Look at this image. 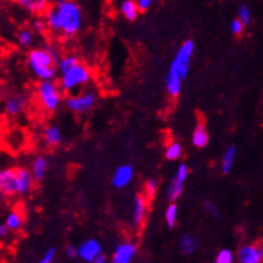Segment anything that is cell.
Returning a JSON list of instances; mask_svg holds the SVG:
<instances>
[{
    "label": "cell",
    "instance_id": "7",
    "mask_svg": "<svg viewBox=\"0 0 263 263\" xmlns=\"http://www.w3.org/2000/svg\"><path fill=\"white\" fill-rule=\"evenodd\" d=\"M190 170L187 164H179L176 168V172L173 175V179L171 180L170 187H168V199L170 201H176L181 196L184 191V183L187 181Z\"/></svg>",
    "mask_w": 263,
    "mask_h": 263
},
{
    "label": "cell",
    "instance_id": "11",
    "mask_svg": "<svg viewBox=\"0 0 263 263\" xmlns=\"http://www.w3.org/2000/svg\"><path fill=\"white\" fill-rule=\"evenodd\" d=\"M137 254V246L133 242L120 243L113 251L110 263H132Z\"/></svg>",
    "mask_w": 263,
    "mask_h": 263
},
{
    "label": "cell",
    "instance_id": "20",
    "mask_svg": "<svg viewBox=\"0 0 263 263\" xmlns=\"http://www.w3.org/2000/svg\"><path fill=\"white\" fill-rule=\"evenodd\" d=\"M47 168H49V161H47L45 156H36L32 160L30 170H31L35 181L43 180V177H45L46 172H47Z\"/></svg>",
    "mask_w": 263,
    "mask_h": 263
},
{
    "label": "cell",
    "instance_id": "22",
    "mask_svg": "<svg viewBox=\"0 0 263 263\" xmlns=\"http://www.w3.org/2000/svg\"><path fill=\"white\" fill-rule=\"evenodd\" d=\"M236 160V148L234 145H230L229 148L226 149L224 155H223L222 164H220V170L224 175H229L234 168Z\"/></svg>",
    "mask_w": 263,
    "mask_h": 263
},
{
    "label": "cell",
    "instance_id": "15",
    "mask_svg": "<svg viewBox=\"0 0 263 263\" xmlns=\"http://www.w3.org/2000/svg\"><path fill=\"white\" fill-rule=\"evenodd\" d=\"M27 106V98L23 94H15L11 96L4 102V113L10 117L21 115L22 111L25 110Z\"/></svg>",
    "mask_w": 263,
    "mask_h": 263
},
{
    "label": "cell",
    "instance_id": "16",
    "mask_svg": "<svg viewBox=\"0 0 263 263\" xmlns=\"http://www.w3.org/2000/svg\"><path fill=\"white\" fill-rule=\"evenodd\" d=\"M146 216V199L142 195H137L133 199V210H132V224L140 227L144 223Z\"/></svg>",
    "mask_w": 263,
    "mask_h": 263
},
{
    "label": "cell",
    "instance_id": "25",
    "mask_svg": "<svg viewBox=\"0 0 263 263\" xmlns=\"http://www.w3.org/2000/svg\"><path fill=\"white\" fill-rule=\"evenodd\" d=\"M6 224L10 229V231H17L21 230V227L23 226V215L19 211L14 210V211L8 212L7 216H6Z\"/></svg>",
    "mask_w": 263,
    "mask_h": 263
},
{
    "label": "cell",
    "instance_id": "14",
    "mask_svg": "<svg viewBox=\"0 0 263 263\" xmlns=\"http://www.w3.org/2000/svg\"><path fill=\"white\" fill-rule=\"evenodd\" d=\"M11 2L31 15L45 14L50 8V0H11Z\"/></svg>",
    "mask_w": 263,
    "mask_h": 263
},
{
    "label": "cell",
    "instance_id": "36",
    "mask_svg": "<svg viewBox=\"0 0 263 263\" xmlns=\"http://www.w3.org/2000/svg\"><path fill=\"white\" fill-rule=\"evenodd\" d=\"M137 4H139V7L141 11H146L151 6H152L153 0H136Z\"/></svg>",
    "mask_w": 263,
    "mask_h": 263
},
{
    "label": "cell",
    "instance_id": "30",
    "mask_svg": "<svg viewBox=\"0 0 263 263\" xmlns=\"http://www.w3.org/2000/svg\"><path fill=\"white\" fill-rule=\"evenodd\" d=\"M238 19H240L245 26H249L251 23V10L249 8V6L246 4H242L238 7Z\"/></svg>",
    "mask_w": 263,
    "mask_h": 263
},
{
    "label": "cell",
    "instance_id": "35",
    "mask_svg": "<svg viewBox=\"0 0 263 263\" xmlns=\"http://www.w3.org/2000/svg\"><path fill=\"white\" fill-rule=\"evenodd\" d=\"M66 255L69 256L70 259H74L78 256V247L73 246V245H69V246L66 247Z\"/></svg>",
    "mask_w": 263,
    "mask_h": 263
},
{
    "label": "cell",
    "instance_id": "5",
    "mask_svg": "<svg viewBox=\"0 0 263 263\" xmlns=\"http://www.w3.org/2000/svg\"><path fill=\"white\" fill-rule=\"evenodd\" d=\"M195 52V42L192 39H188L179 47L177 52L175 54V58L170 65L171 70H175L180 74L183 80H185L190 74L191 62H192V57Z\"/></svg>",
    "mask_w": 263,
    "mask_h": 263
},
{
    "label": "cell",
    "instance_id": "12",
    "mask_svg": "<svg viewBox=\"0 0 263 263\" xmlns=\"http://www.w3.org/2000/svg\"><path fill=\"white\" fill-rule=\"evenodd\" d=\"M135 177V168L130 164H122L115 171L113 176H111V185L115 188H121L128 187L130 181Z\"/></svg>",
    "mask_w": 263,
    "mask_h": 263
},
{
    "label": "cell",
    "instance_id": "32",
    "mask_svg": "<svg viewBox=\"0 0 263 263\" xmlns=\"http://www.w3.org/2000/svg\"><path fill=\"white\" fill-rule=\"evenodd\" d=\"M245 27H246V26L243 25L242 22H240V19H238V17H235V19L230 23V31H231L232 35H235V36L242 35L243 31H245Z\"/></svg>",
    "mask_w": 263,
    "mask_h": 263
},
{
    "label": "cell",
    "instance_id": "34",
    "mask_svg": "<svg viewBox=\"0 0 263 263\" xmlns=\"http://www.w3.org/2000/svg\"><path fill=\"white\" fill-rule=\"evenodd\" d=\"M55 255H57V250L54 249V247H50V249L43 254V256L39 259L38 263H52L54 262V259H55Z\"/></svg>",
    "mask_w": 263,
    "mask_h": 263
},
{
    "label": "cell",
    "instance_id": "31",
    "mask_svg": "<svg viewBox=\"0 0 263 263\" xmlns=\"http://www.w3.org/2000/svg\"><path fill=\"white\" fill-rule=\"evenodd\" d=\"M203 208H204V211L207 212L208 215H211L212 218L215 219L220 218V210H219V207L215 204L214 201L204 200L203 201Z\"/></svg>",
    "mask_w": 263,
    "mask_h": 263
},
{
    "label": "cell",
    "instance_id": "10",
    "mask_svg": "<svg viewBox=\"0 0 263 263\" xmlns=\"http://www.w3.org/2000/svg\"><path fill=\"white\" fill-rule=\"evenodd\" d=\"M100 254H102V246L97 239H86L78 246V256L83 262L91 263Z\"/></svg>",
    "mask_w": 263,
    "mask_h": 263
},
{
    "label": "cell",
    "instance_id": "18",
    "mask_svg": "<svg viewBox=\"0 0 263 263\" xmlns=\"http://www.w3.org/2000/svg\"><path fill=\"white\" fill-rule=\"evenodd\" d=\"M62 130L55 126V125H49L43 130V141L46 145L58 146L62 142Z\"/></svg>",
    "mask_w": 263,
    "mask_h": 263
},
{
    "label": "cell",
    "instance_id": "4",
    "mask_svg": "<svg viewBox=\"0 0 263 263\" xmlns=\"http://www.w3.org/2000/svg\"><path fill=\"white\" fill-rule=\"evenodd\" d=\"M35 94L42 109L50 113L58 110L62 104V89L54 81H41Z\"/></svg>",
    "mask_w": 263,
    "mask_h": 263
},
{
    "label": "cell",
    "instance_id": "21",
    "mask_svg": "<svg viewBox=\"0 0 263 263\" xmlns=\"http://www.w3.org/2000/svg\"><path fill=\"white\" fill-rule=\"evenodd\" d=\"M199 247V242H197V239L195 238L194 235H191V234H184V235L180 236L179 239V250H180V253L183 255H191V254H194L195 251Z\"/></svg>",
    "mask_w": 263,
    "mask_h": 263
},
{
    "label": "cell",
    "instance_id": "26",
    "mask_svg": "<svg viewBox=\"0 0 263 263\" xmlns=\"http://www.w3.org/2000/svg\"><path fill=\"white\" fill-rule=\"evenodd\" d=\"M177 215H179V207L175 201H171V204L165 208L164 212V219H165V224L168 229H173L176 226Z\"/></svg>",
    "mask_w": 263,
    "mask_h": 263
},
{
    "label": "cell",
    "instance_id": "13",
    "mask_svg": "<svg viewBox=\"0 0 263 263\" xmlns=\"http://www.w3.org/2000/svg\"><path fill=\"white\" fill-rule=\"evenodd\" d=\"M35 179L32 176L31 170L23 168V166H16V191L17 195H27L31 192L34 187Z\"/></svg>",
    "mask_w": 263,
    "mask_h": 263
},
{
    "label": "cell",
    "instance_id": "24",
    "mask_svg": "<svg viewBox=\"0 0 263 263\" xmlns=\"http://www.w3.org/2000/svg\"><path fill=\"white\" fill-rule=\"evenodd\" d=\"M164 156L168 161H177L180 160V157L183 156V146L179 141H171L168 145L165 146V151H164Z\"/></svg>",
    "mask_w": 263,
    "mask_h": 263
},
{
    "label": "cell",
    "instance_id": "9",
    "mask_svg": "<svg viewBox=\"0 0 263 263\" xmlns=\"http://www.w3.org/2000/svg\"><path fill=\"white\" fill-rule=\"evenodd\" d=\"M238 263H263L262 245H245L238 251Z\"/></svg>",
    "mask_w": 263,
    "mask_h": 263
},
{
    "label": "cell",
    "instance_id": "23",
    "mask_svg": "<svg viewBox=\"0 0 263 263\" xmlns=\"http://www.w3.org/2000/svg\"><path fill=\"white\" fill-rule=\"evenodd\" d=\"M35 34H36V32H35L32 28L26 27L19 30L16 34L17 45L21 46V47H23V49H30V47L34 45Z\"/></svg>",
    "mask_w": 263,
    "mask_h": 263
},
{
    "label": "cell",
    "instance_id": "3",
    "mask_svg": "<svg viewBox=\"0 0 263 263\" xmlns=\"http://www.w3.org/2000/svg\"><path fill=\"white\" fill-rule=\"evenodd\" d=\"M91 81V71L86 65L77 63L74 67L61 74L59 78V87L63 93H76L85 87Z\"/></svg>",
    "mask_w": 263,
    "mask_h": 263
},
{
    "label": "cell",
    "instance_id": "29",
    "mask_svg": "<svg viewBox=\"0 0 263 263\" xmlns=\"http://www.w3.org/2000/svg\"><path fill=\"white\" fill-rule=\"evenodd\" d=\"M214 263H234V253L229 249H222L215 256Z\"/></svg>",
    "mask_w": 263,
    "mask_h": 263
},
{
    "label": "cell",
    "instance_id": "38",
    "mask_svg": "<svg viewBox=\"0 0 263 263\" xmlns=\"http://www.w3.org/2000/svg\"><path fill=\"white\" fill-rule=\"evenodd\" d=\"M91 263H109V260H107V258L104 255V254H100V255H98Z\"/></svg>",
    "mask_w": 263,
    "mask_h": 263
},
{
    "label": "cell",
    "instance_id": "33",
    "mask_svg": "<svg viewBox=\"0 0 263 263\" xmlns=\"http://www.w3.org/2000/svg\"><path fill=\"white\" fill-rule=\"evenodd\" d=\"M32 30H34L36 34H45L46 31H49L47 30V25H46L45 17H36L32 23Z\"/></svg>",
    "mask_w": 263,
    "mask_h": 263
},
{
    "label": "cell",
    "instance_id": "28",
    "mask_svg": "<svg viewBox=\"0 0 263 263\" xmlns=\"http://www.w3.org/2000/svg\"><path fill=\"white\" fill-rule=\"evenodd\" d=\"M157 188H159V181L156 179H149L144 185V194H145L146 199H153L156 196Z\"/></svg>",
    "mask_w": 263,
    "mask_h": 263
},
{
    "label": "cell",
    "instance_id": "6",
    "mask_svg": "<svg viewBox=\"0 0 263 263\" xmlns=\"http://www.w3.org/2000/svg\"><path fill=\"white\" fill-rule=\"evenodd\" d=\"M97 102V96L93 90H85L73 94L65 100L66 107L77 115H85L90 111Z\"/></svg>",
    "mask_w": 263,
    "mask_h": 263
},
{
    "label": "cell",
    "instance_id": "1",
    "mask_svg": "<svg viewBox=\"0 0 263 263\" xmlns=\"http://www.w3.org/2000/svg\"><path fill=\"white\" fill-rule=\"evenodd\" d=\"M43 15L47 30L62 38H73L82 27V10L76 0H58Z\"/></svg>",
    "mask_w": 263,
    "mask_h": 263
},
{
    "label": "cell",
    "instance_id": "8",
    "mask_svg": "<svg viewBox=\"0 0 263 263\" xmlns=\"http://www.w3.org/2000/svg\"><path fill=\"white\" fill-rule=\"evenodd\" d=\"M0 194L4 197H12L17 195L16 168H4L0 171Z\"/></svg>",
    "mask_w": 263,
    "mask_h": 263
},
{
    "label": "cell",
    "instance_id": "17",
    "mask_svg": "<svg viewBox=\"0 0 263 263\" xmlns=\"http://www.w3.org/2000/svg\"><path fill=\"white\" fill-rule=\"evenodd\" d=\"M118 11L129 22H135L137 19V16H139L140 12H141L136 0H120Z\"/></svg>",
    "mask_w": 263,
    "mask_h": 263
},
{
    "label": "cell",
    "instance_id": "27",
    "mask_svg": "<svg viewBox=\"0 0 263 263\" xmlns=\"http://www.w3.org/2000/svg\"><path fill=\"white\" fill-rule=\"evenodd\" d=\"M77 63H80V59L77 58L74 55H67V57H63V58L58 59V63H57V67H58V71L61 74L70 70L71 67L77 65Z\"/></svg>",
    "mask_w": 263,
    "mask_h": 263
},
{
    "label": "cell",
    "instance_id": "37",
    "mask_svg": "<svg viewBox=\"0 0 263 263\" xmlns=\"http://www.w3.org/2000/svg\"><path fill=\"white\" fill-rule=\"evenodd\" d=\"M8 231H10V229H8L6 223H3V224H0V236H2V238H4V236L7 235Z\"/></svg>",
    "mask_w": 263,
    "mask_h": 263
},
{
    "label": "cell",
    "instance_id": "19",
    "mask_svg": "<svg viewBox=\"0 0 263 263\" xmlns=\"http://www.w3.org/2000/svg\"><path fill=\"white\" fill-rule=\"evenodd\" d=\"M192 144L196 148H205L210 141V135H208L207 128L204 124H197L192 132Z\"/></svg>",
    "mask_w": 263,
    "mask_h": 263
},
{
    "label": "cell",
    "instance_id": "2",
    "mask_svg": "<svg viewBox=\"0 0 263 263\" xmlns=\"http://www.w3.org/2000/svg\"><path fill=\"white\" fill-rule=\"evenodd\" d=\"M58 52L51 46L32 49L27 55L28 70L32 76L39 81H54L58 73V67H55L58 61Z\"/></svg>",
    "mask_w": 263,
    "mask_h": 263
}]
</instances>
